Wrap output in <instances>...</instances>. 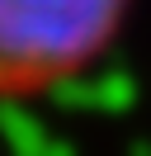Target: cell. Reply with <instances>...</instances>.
Segmentation results:
<instances>
[{
  "label": "cell",
  "instance_id": "6da1fadb",
  "mask_svg": "<svg viewBox=\"0 0 151 156\" xmlns=\"http://www.w3.org/2000/svg\"><path fill=\"white\" fill-rule=\"evenodd\" d=\"M137 0H0V104L43 99L109 62Z\"/></svg>",
  "mask_w": 151,
  "mask_h": 156
}]
</instances>
